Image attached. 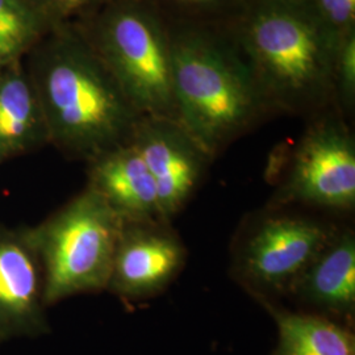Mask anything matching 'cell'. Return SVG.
Returning a JSON list of instances; mask_svg holds the SVG:
<instances>
[{
	"label": "cell",
	"instance_id": "1",
	"mask_svg": "<svg viewBox=\"0 0 355 355\" xmlns=\"http://www.w3.org/2000/svg\"><path fill=\"white\" fill-rule=\"evenodd\" d=\"M272 116L305 120L336 105L338 40L306 0H250L227 26Z\"/></svg>",
	"mask_w": 355,
	"mask_h": 355
},
{
	"label": "cell",
	"instance_id": "2",
	"mask_svg": "<svg viewBox=\"0 0 355 355\" xmlns=\"http://www.w3.org/2000/svg\"><path fill=\"white\" fill-rule=\"evenodd\" d=\"M168 26L178 121L216 158L272 114L227 28Z\"/></svg>",
	"mask_w": 355,
	"mask_h": 355
},
{
	"label": "cell",
	"instance_id": "3",
	"mask_svg": "<svg viewBox=\"0 0 355 355\" xmlns=\"http://www.w3.org/2000/svg\"><path fill=\"white\" fill-rule=\"evenodd\" d=\"M36 83L48 137L89 162L129 140L142 117L79 28L61 26Z\"/></svg>",
	"mask_w": 355,
	"mask_h": 355
},
{
	"label": "cell",
	"instance_id": "4",
	"mask_svg": "<svg viewBox=\"0 0 355 355\" xmlns=\"http://www.w3.org/2000/svg\"><path fill=\"white\" fill-rule=\"evenodd\" d=\"M79 29L141 116L178 121L170 26L150 0H108Z\"/></svg>",
	"mask_w": 355,
	"mask_h": 355
},
{
	"label": "cell",
	"instance_id": "5",
	"mask_svg": "<svg viewBox=\"0 0 355 355\" xmlns=\"http://www.w3.org/2000/svg\"><path fill=\"white\" fill-rule=\"evenodd\" d=\"M123 224L86 186L37 227L28 228L41 265L46 306L107 290Z\"/></svg>",
	"mask_w": 355,
	"mask_h": 355
},
{
	"label": "cell",
	"instance_id": "6",
	"mask_svg": "<svg viewBox=\"0 0 355 355\" xmlns=\"http://www.w3.org/2000/svg\"><path fill=\"white\" fill-rule=\"evenodd\" d=\"M338 227L313 216L267 207L243 224L233 245L232 275L261 304L288 297L293 284Z\"/></svg>",
	"mask_w": 355,
	"mask_h": 355
},
{
	"label": "cell",
	"instance_id": "7",
	"mask_svg": "<svg viewBox=\"0 0 355 355\" xmlns=\"http://www.w3.org/2000/svg\"><path fill=\"white\" fill-rule=\"evenodd\" d=\"M291 204L338 214L354 211V133L337 107L308 117L288 154L270 207Z\"/></svg>",
	"mask_w": 355,
	"mask_h": 355
},
{
	"label": "cell",
	"instance_id": "8",
	"mask_svg": "<svg viewBox=\"0 0 355 355\" xmlns=\"http://www.w3.org/2000/svg\"><path fill=\"white\" fill-rule=\"evenodd\" d=\"M129 142L152 174L164 220L190 203L215 158L175 120L142 116Z\"/></svg>",
	"mask_w": 355,
	"mask_h": 355
},
{
	"label": "cell",
	"instance_id": "9",
	"mask_svg": "<svg viewBox=\"0 0 355 355\" xmlns=\"http://www.w3.org/2000/svg\"><path fill=\"white\" fill-rule=\"evenodd\" d=\"M187 249L170 223H124L105 291L140 302L165 291L183 270Z\"/></svg>",
	"mask_w": 355,
	"mask_h": 355
},
{
	"label": "cell",
	"instance_id": "10",
	"mask_svg": "<svg viewBox=\"0 0 355 355\" xmlns=\"http://www.w3.org/2000/svg\"><path fill=\"white\" fill-rule=\"evenodd\" d=\"M42 271L29 230L0 227V333L4 341L49 333Z\"/></svg>",
	"mask_w": 355,
	"mask_h": 355
},
{
	"label": "cell",
	"instance_id": "11",
	"mask_svg": "<svg viewBox=\"0 0 355 355\" xmlns=\"http://www.w3.org/2000/svg\"><path fill=\"white\" fill-rule=\"evenodd\" d=\"M288 297L318 313L352 327L355 316V233L338 228L306 266Z\"/></svg>",
	"mask_w": 355,
	"mask_h": 355
},
{
	"label": "cell",
	"instance_id": "12",
	"mask_svg": "<svg viewBox=\"0 0 355 355\" xmlns=\"http://www.w3.org/2000/svg\"><path fill=\"white\" fill-rule=\"evenodd\" d=\"M87 179L123 223H167L152 174L129 140L91 159Z\"/></svg>",
	"mask_w": 355,
	"mask_h": 355
},
{
	"label": "cell",
	"instance_id": "13",
	"mask_svg": "<svg viewBox=\"0 0 355 355\" xmlns=\"http://www.w3.org/2000/svg\"><path fill=\"white\" fill-rule=\"evenodd\" d=\"M263 306L278 330L277 346L270 355H355L352 327L303 309H286L279 303Z\"/></svg>",
	"mask_w": 355,
	"mask_h": 355
},
{
	"label": "cell",
	"instance_id": "14",
	"mask_svg": "<svg viewBox=\"0 0 355 355\" xmlns=\"http://www.w3.org/2000/svg\"><path fill=\"white\" fill-rule=\"evenodd\" d=\"M49 141L36 89L21 76L0 79V164Z\"/></svg>",
	"mask_w": 355,
	"mask_h": 355
},
{
	"label": "cell",
	"instance_id": "15",
	"mask_svg": "<svg viewBox=\"0 0 355 355\" xmlns=\"http://www.w3.org/2000/svg\"><path fill=\"white\" fill-rule=\"evenodd\" d=\"M170 23L227 28L250 0H150Z\"/></svg>",
	"mask_w": 355,
	"mask_h": 355
},
{
	"label": "cell",
	"instance_id": "16",
	"mask_svg": "<svg viewBox=\"0 0 355 355\" xmlns=\"http://www.w3.org/2000/svg\"><path fill=\"white\" fill-rule=\"evenodd\" d=\"M37 31V19L23 0H0V60L23 51Z\"/></svg>",
	"mask_w": 355,
	"mask_h": 355
},
{
	"label": "cell",
	"instance_id": "17",
	"mask_svg": "<svg viewBox=\"0 0 355 355\" xmlns=\"http://www.w3.org/2000/svg\"><path fill=\"white\" fill-rule=\"evenodd\" d=\"M333 85L336 105L350 121L355 110V31L338 40Z\"/></svg>",
	"mask_w": 355,
	"mask_h": 355
},
{
	"label": "cell",
	"instance_id": "18",
	"mask_svg": "<svg viewBox=\"0 0 355 355\" xmlns=\"http://www.w3.org/2000/svg\"><path fill=\"white\" fill-rule=\"evenodd\" d=\"M338 38L355 31V0H306Z\"/></svg>",
	"mask_w": 355,
	"mask_h": 355
},
{
	"label": "cell",
	"instance_id": "19",
	"mask_svg": "<svg viewBox=\"0 0 355 355\" xmlns=\"http://www.w3.org/2000/svg\"><path fill=\"white\" fill-rule=\"evenodd\" d=\"M108 0H49V11L57 19L64 20L69 16L79 13L95 12V8H101Z\"/></svg>",
	"mask_w": 355,
	"mask_h": 355
},
{
	"label": "cell",
	"instance_id": "20",
	"mask_svg": "<svg viewBox=\"0 0 355 355\" xmlns=\"http://www.w3.org/2000/svg\"><path fill=\"white\" fill-rule=\"evenodd\" d=\"M23 1L26 3L28 0H23ZM35 6L44 7V8H48V10H49V0H35Z\"/></svg>",
	"mask_w": 355,
	"mask_h": 355
},
{
	"label": "cell",
	"instance_id": "21",
	"mask_svg": "<svg viewBox=\"0 0 355 355\" xmlns=\"http://www.w3.org/2000/svg\"><path fill=\"white\" fill-rule=\"evenodd\" d=\"M4 343V338H3V336H1V333H0V345Z\"/></svg>",
	"mask_w": 355,
	"mask_h": 355
}]
</instances>
